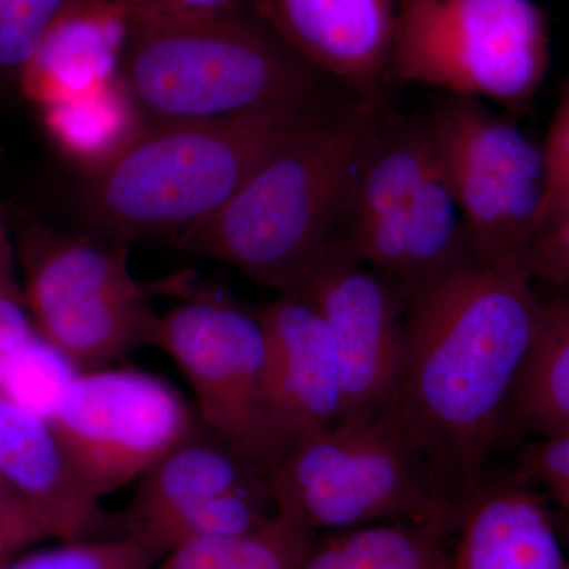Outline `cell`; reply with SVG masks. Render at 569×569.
Returning a JSON list of instances; mask_svg holds the SVG:
<instances>
[{"instance_id": "33", "label": "cell", "mask_w": 569, "mask_h": 569, "mask_svg": "<svg viewBox=\"0 0 569 569\" xmlns=\"http://www.w3.org/2000/svg\"><path fill=\"white\" fill-rule=\"evenodd\" d=\"M0 291H22L14 269V252L9 231L0 216Z\"/></svg>"}, {"instance_id": "21", "label": "cell", "mask_w": 569, "mask_h": 569, "mask_svg": "<svg viewBox=\"0 0 569 569\" xmlns=\"http://www.w3.org/2000/svg\"><path fill=\"white\" fill-rule=\"evenodd\" d=\"M451 535L391 520L318 537L301 569H452Z\"/></svg>"}, {"instance_id": "22", "label": "cell", "mask_w": 569, "mask_h": 569, "mask_svg": "<svg viewBox=\"0 0 569 569\" xmlns=\"http://www.w3.org/2000/svg\"><path fill=\"white\" fill-rule=\"evenodd\" d=\"M52 141L91 176L102 170L148 123L122 74L103 91L43 108Z\"/></svg>"}, {"instance_id": "30", "label": "cell", "mask_w": 569, "mask_h": 569, "mask_svg": "<svg viewBox=\"0 0 569 569\" xmlns=\"http://www.w3.org/2000/svg\"><path fill=\"white\" fill-rule=\"evenodd\" d=\"M127 20L187 21L230 13L247 0H116Z\"/></svg>"}, {"instance_id": "7", "label": "cell", "mask_w": 569, "mask_h": 569, "mask_svg": "<svg viewBox=\"0 0 569 569\" xmlns=\"http://www.w3.org/2000/svg\"><path fill=\"white\" fill-rule=\"evenodd\" d=\"M548 69V26L531 0H397L389 78L516 112Z\"/></svg>"}, {"instance_id": "3", "label": "cell", "mask_w": 569, "mask_h": 569, "mask_svg": "<svg viewBox=\"0 0 569 569\" xmlns=\"http://www.w3.org/2000/svg\"><path fill=\"white\" fill-rule=\"evenodd\" d=\"M350 104L209 121H148L121 153L89 176L86 212L118 241H182L216 216L280 146Z\"/></svg>"}, {"instance_id": "23", "label": "cell", "mask_w": 569, "mask_h": 569, "mask_svg": "<svg viewBox=\"0 0 569 569\" xmlns=\"http://www.w3.org/2000/svg\"><path fill=\"white\" fill-rule=\"evenodd\" d=\"M317 538L279 512L263 529L242 537L181 542L149 569H301Z\"/></svg>"}, {"instance_id": "8", "label": "cell", "mask_w": 569, "mask_h": 569, "mask_svg": "<svg viewBox=\"0 0 569 569\" xmlns=\"http://www.w3.org/2000/svg\"><path fill=\"white\" fill-rule=\"evenodd\" d=\"M189 290L157 318L151 347L186 377L203 429L268 479L288 447L266 400L260 318L227 296Z\"/></svg>"}, {"instance_id": "14", "label": "cell", "mask_w": 569, "mask_h": 569, "mask_svg": "<svg viewBox=\"0 0 569 569\" xmlns=\"http://www.w3.org/2000/svg\"><path fill=\"white\" fill-rule=\"evenodd\" d=\"M340 238L362 263L408 295L471 252L462 213L438 151L425 182L399 211Z\"/></svg>"}, {"instance_id": "20", "label": "cell", "mask_w": 569, "mask_h": 569, "mask_svg": "<svg viewBox=\"0 0 569 569\" xmlns=\"http://www.w3.org/2000/svg\"><path fill=\"white\" fill-rule=\"evenodd\" d=\"M429 119L447 162L503 178L542 181L541 146L488 103L448 96Z\"/></svg>"}, {"instance_id": "26", "label": "cell", "mask_w": 569, "mask_h": 569, "mask_svg": "<svg viewBox=\"0 0 569 569\" xmlns=\"http://www.w3.org/2000/svg\"><path fill=\"white\" fill-rule=\"evenodd\" d=\"M74 0H0V80H20L41 40Z\"/></svg>"}, {"instance_id": "1", "label": "cell", "mask_w": 569, "mask_h": 569, "mask_svg": "<svg viewBox=\"0 0 569 569\" xmlns=\"http://www.w3.org/2000/svg\"><path fill=\"white\" fill-rule=\"evenodd\" d=\"M527 264L471 250L407 295L406 359L387 408L425 462L438 526L455 537L486 470L537 328Z\"/></svg>"}, {"instance_id": "28", "label": "cell", "mask_w": 569, "mask_h": 569, "mask_svg": "<svg viewBox=\"0 0 569 569\" xmlns=\"http://www.w3.org/2000/svg\"><path fill=\"white\" fill-rule=\"evenodd\" d=\"M523 478L546 490L569 535V430L539 438L522 455Z\"/></svg>"}, {"instance_id": "4", "label": "cell", "mask_w": 569, "mask_h": 569, "mask_svg": "<svg viewBox=\"0 0 569 569\" xmlns=\"http://www.w3.org/2000/svg\"><path fill=\"white\" fill-rule=\"evenodd\" d=\"M121 74L149 122L337 104L329 78L244 7L201 20H129Z\"/></svg>"}, {"instance_id": "16", "label": "cell", "mask_w": 569, "mask_h": 569, "mask_svg": "<svg viewBox=\"0 0 569 569\" xmlns=\"http://www.w3.org/2000/svg\"><path fill=\"white\" fill-rule=\"evenodd\" d=\"M456 537L452 569H569L556 518L523 481L486 482Z\"/></svg>"}, {"instance_id": "29", "label": "cell", "mask_w": 569, "mask_h": 569, "mask_svg": "<svg viewBox=\"0 0 569 569\" xmlns=\"http://www.w3.org/2000/svg\"><path fill=\"white\" fill-rule=\"evenodd\" d=\"M37 339L22 291H0V389L11 367Z\"/></svg>"}, {"instance_id": "31", "label": "cell", "mask_w": 569, "mask_h": 569, "mask_svg": "<svg viewBox=\"0 0 569 569\" xmlns=\"http://www.w3.org/2000/svg\"><path fill=\"white\" fill-rule=\"evenodd\" d=\"M535 279L549 287L569 284V217L535 239L529 253Z\"/></svg>"}, {"instance_id": "6", "label": "cell", "mask_w": 569, "mask_h": 569, "mask_svg": "<svg viewBox=\"0 0 569 569\" xmlns=\"http://www.w3.org/2000/svg\"><path fill=\"white\" fill-rule=\"evenodd\" d=\"M268 485L277 511L318 537L391 520L445 531L425 462L387 411L342 418L296 441Z\"/></svg>"}, {"instance_id": "24", "label": "cell", "mask_w": 569, "mask_h": 569, "mask_svg": "<svg viewBox=\"0 0 569 569\" xmlns=\"http://www.w3.org/2000/svg\"><path fill=\"white\" fill-rule=\"evenodd\" d=\"M277 516L279 511L269 485L231 490L164 520L138 541L162 556L168 549L192 539L234 538L252 533L263 529Z\"/></svg>"}, {"instance_id": "19", "label": "cell", "mask_w": 569, "mask_h": 569, "mask_svg": "<svg viewBox=\"0 0 569 569\" xmlns=\"http://www.w3.org/2000/svg\"><path fill=\"white\" fill-rule=\"evenodd\" d=\"M539 291L537 328L508 421L538 438L569 430V284Z\"/></svg>"}, {"instance_id": "18", "label": "cell", "mask_w": 569, "mask_h": 569, "mask_svg": "<svg viewBox=\"0 0 569 569\" xmlns=\"http://www.w3.org/2000/svg\"><path fill=\"white\" fill-rule=\"evenodd\" d=\"M438 160V146L429 116L381 118L361 163L342 231L399 211L417 193Z\"/></svg>"}, {"instance_id": "12", "label": "cell", "mask_w": 569, "mask_h": 569, "mask_svg": "<svg viewBox=\"0 0 569 569\" xmlns=\"http://www.w3.org/2000/svg\"><path fill=\"white\" fill-rule=\"evenodd\" d=\"M309 66L373 104L389 78L397 0H252Z\"/></svg>"}, {"instance_id": "13", "label": "cell", "mask_w": 569, "mask_h": 569, "mask_svg": "<svg viewBox=\"0 0 569 569\" xmlns=\"http://www.w3.org/2000/svg\"><path fill=\"white\" fill-rule=\"evenodd\" d=\"M0 481L43 538L103 537L111 518L47 415L0 392Z\"/></svg>"}, {"instance_id": "2", "label": "cell", "mask_w": 569, "mask_h": 569, "mask_svg": "<svg viewBox=\"0 0 569 569\" xmlns=\"http://www.w3.org/2000/svg\"><path fill=\"white\" fill-rule=\"evenodd\" d=\"M353 103L291 137L208 222L182 239L261 287L305 284L346 224L356 174L380 123Z\"/></svg>"}, {"instance_id": "15", "label": "cell", "mask_w": 569, "mask_h": 569, "mask_svg": "<svg viewBox=\"0 0 569 569\" xmlns=\"http://www.w3.org/2000/svg\"><path fill=\"white\" fill-rule=\"evenodd\" d=\"M127 31L116 0H74L22 69L21 92L44 108L103 91L121 73Z\"/></svg>"}, {"instance_id": "11", "label": "cell", "mask_w": 569, "mask_h": 569, "mask_svg": "<svg viewBox=\"0 0 569 569\" xmlns=\"http://www.w3.org/2000/svg\"><path fill=\"white\" fill-rule=\"evenodd\" d=\"M264 336L269 413L288 449L342 418L343 392L331 331L301 290L257 310Z\"/></svg>"}, {"instance_id": "5", "label": "cell", "mask_w": 569, "mask_h": 569, "mask_svg": "<svg viewBox=\"0 0 569 569\" xmlns=\"http://www.w3.org/2000/svg\"><path fill=\"white\" fill-rule=\"evenodd\" d=\"M20 258L37 335L77 372L110 367L151 346L159 318L152 296L187 291L186 277L138 282L129 247L118 239L36 228L22 236Z\"/></svg>"}, {"instance_id": "34", "label": "cell", "mask_w": 569, "mask_h": 569, "mask_svg": "<svg viewBox=\"0 0 569 569\" xmlns=\"http://www.w3.org/2000/svg\"><path fill=\"white\" fill-rule=\"evenodd\" d=\"M22 549L24 548H22L20 542L11 537L9 531H6L0 527V565H2L3 561L11 559L14 553L21 552Z\"/></svg>"}, {"instance_id": "32", "label": "cell", "mask_w": 569, "mask_h": 569, "mask_svg": "<svg viewBox=\"0 0 569 569\" xmlns=\"http://www.w3.org/2000/svg\"><path fill=\"white\" fill-rule=\"evenodd\" d=\"M0 527L9 531L22 548L44 539L26 509L21 507L20 501L11 496L10 490L2 485V481H0Z\"/></svg>"}, {"instance_id": "25", "label": "cell", "mask_w": 569, "mask_h": 569, "mask_svg": "<svg viewBox=\"0 0 569 569\" xmlns=\"http://www.w3.org/2000/svg\"><path fill=\"white\" fill-rule=\"evenodd\" d=\"M160 553L126 535L58 541L51 548L14 553L0 569H149Z\"/></svg>"}, {"instance_id": "9", "label": "cell", "mask_w": 569, "mask_h": 569, "mask_svg": "<svg viewBox=\"0 0 569 569\" xmlns=\"http://www.w3.org/2000/svg\"><path fill=\"white\" fill-rule=\"evenodd\" d=\"M47 417L100 500L203 429L181 392L134 367L71 373Z\"/></svg>"}, {"instance_id": "27", "label": "cell", "mask_w": 569, "mask_h": 569, "mask_svg": "<svg viewBox=\"0 0 569 569\" xmlns=\"http://www.w3.org/2000/svg\"><path fill=\"white\" fill-rule=\"evenodd\" d=\"M542 201L538 236L569 217V78L541 144Z\"/></svg>"}, {"instance_id": "17", "label": "cell", "mask_w": 569, "mask_h": 569, "mask_svg": "<svg viewBox=\"0 0 569 569\" xmlns=\"http://www.w3.org/2000/svg\"><path fill=\"white\" fill-rule=\"evenodd\" d=\"M268 486V479L208 430H198L140 479L132 500L111 518L112 535L140 539L164 520L239 489Z\"/></svg>"}, {"instance_id": "10", "label": "cell", "mask_w": 569, "mask_h": 569, "mask_svg": "<svg viewBox=\"0 0 569 569\" xmlns=\"http://www.w3.org/2000/svg\"><path fill=\"white\" fill-rule=\"evenodd\" d=\"M299 288L320 310L335 340L342 418L387 410L406 359L402 288L355 257L340 234Z\"/></svg>"}]
</instances>
